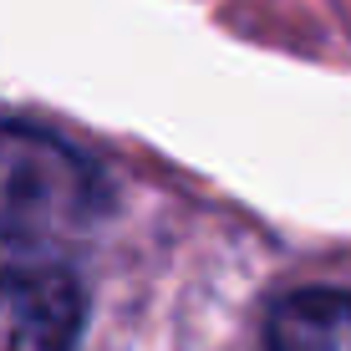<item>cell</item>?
<instances>
[{"label":"cell","mask_w":351,"mask_h":351,"mask_svg":"<svg viewBox=\"0 0 351 351\" xmlns=\"http://www.w3.org/2000/svg\"><path fill=\"white\" fill-rule=\"evenodd\" d=\"M107 214L102 173L77 148L36 128H0V250L10 265H62Z\"/></svg>","instance_id":"1"},{"label":"cell","mask_w":351,"mask_h":351,"mask_svg":"<svg viewBox=\"0 0 351 351\" xmlns=\"http://www.w3.org/2000/svg\"><path fill=\"white\" fill-rule=\"evenodd\" d=\"M82 331V290L66 265L0 270V351H71Z\"/></svg>","instance_id":"2"},{"label":"cell","mask_w":351,"mask_h":351,"mask_svg":"<svg viewBox=\"0 0 351 351\" xmlns=\"http://www.w3.org/2000/svg\"><path fill=\"white\" fill-rule=\"evenodd\" d=\"M270 351H351V290H295L275 300L265 326Z\"/></svg>","instance_id":"3"}]
</instances>
